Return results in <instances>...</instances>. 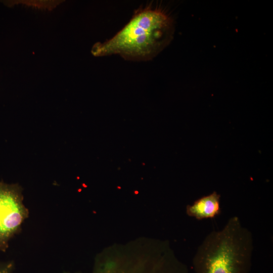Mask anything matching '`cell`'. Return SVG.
<instances>
[{"mask_svg":"<svg viewBox=\"0 0 273 273\" xmlns=\"http://www.w3.org/2000/svg\"><path fill=\"white\" fill-rule=\"evenodd\" d=\"M174 31L169 15L156 6L147 5L138 10L111 38L96 43L91 52L96 57L118 55L128 60H149L169 43Z\"/></svg>","mask_w":273,"mask_h":273,"instance_id":"obj_1","label":"cell"},{"mask_svg":"<svg viewBox=\"0 0 273 273\" xmlns=\"http://www.w3.org/2000/svg\"><path fill=\"white\" fill-rule=\"evenodd\" d=\"M253 239L237 216L219 230L209 233L193 259L195 273H248L251 267Z\"/></svg>","mask_w":273,"mask_h":273,"instance_id":"obj_2","label":"cell"},{"mask_svg":"<svg viewBox=\"0 0 273 273\" xmlns=\"http://www.w3.org/2000/svg\"><path fill=\"white\" fill-rule=\"evenodd\" d=\"M22 191L17 183L8 184L0 181V253L6 251L9 242L19 233L29 217Z\"/></svg>","mask_w":273,"mask_h":273,"instance_id":"obj_3","label":"cell"},{"mask_svg":"<svg viewBox=\"0 0 273 273\" xmlns=\"http://www.w3.org/2000/svg\"><path fill=\"white\" fill-rule=\"evenodd\" d=\"M94 273H128V271L123 270L116 261L110 260L97 264ZM152 273H189V270L177 260L163 259L158 260Z\"/></svg>","mask_w":273,"mask_h":273,"instance_id":"obj_4","label":"cell"},{"mask_svg":"<svg viewBox=\"0 0 273 273\" xmlns=\"http://www.w3.org/2000/svg\"><path fill=\"white\" fill-rule=\"evenodd\" d=\"M220 198L219 194L213 192L188 205L186 213L197 220L214 218L221 213Z\"/></svg>","mask_w":273,"mask_h":273,"instance_id":"obj_5","label":"cell"},{"mask_svg":"<svg viewBox=\"0 0 273 273\" xmlns=\"http://www.w3.org/2000/svg\"><path fill=\"white\" fill-rule=\"evenodd\" d=\"M19 3L25 4L27 6L36 7L39 8L47 9L52 10L57 5L62 3V1H22Z\"/></svg>","mask_w":273,"mask_h":273,"instance_id":"obj_6","label":"cell"},{"mask_svg":"<svg viewBox=\"0 0 273 273\" xmlns=\"http://www.w3.org/2000/svg\"><path fill=\"white\" fill-rule=\"evenodd\" d=\"M14 269L13 261H0V273H13Z\"/></svg>","mask_w":273,"mask_h":273,"instance_id":"obj_7","label":"cell"}]
</instances>
